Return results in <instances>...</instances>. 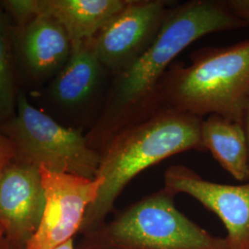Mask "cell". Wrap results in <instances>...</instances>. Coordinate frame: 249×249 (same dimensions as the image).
Here are the masks:
<instances>
[{
	"label": "cell",
	"instance_id": "cell-1",
	"mask_svg": "<svg viewBox=\"0 0 249 249\" xmlns=\"http://www.w3.org/2000/svg\"><path fill=\"white\" fill-rule=\"evenodd\" d=\"M244 27L225 2L193 0L172 7L152 44L112 76L103 108L85 135L89 146L101 152L118 131L157 111L160 82L188 45L203 36Z\"/></svg>",
	"mask_w": 249,
	"mask_h": 249
},
{
	"label": "cell",
	"instance_id": "cell-2",
	"mask_svg": "<svg viewBox=\"0 0 249 249\" xmlns=\"http://www.w3.org/2000/svg\"><path fill=\"white\" fill-rule=\"evenodd\" d=\"M202 120L159 109L118 131L101 151L96 178L102 179V186L84 216L80 234L107 221L124 187L144 170L181 152L206 151L200 134Z\"/></svg>",
	"mask_w": 249,
	"mask_h": 249
},
{
	"label": "cell",
	"instance_id": "cell-3",
	"mask_svg": "<svg viewBox=\"0 0 249 249\" xmlns=\"http://www.w3.org/2000/svg\"><path fill=\"white\" fill-rule=\"evenodd\" d=\"M249 102V40L206 47L188 66L172 64L160 82L156 109L244 122Z\"/></svg>",
	"mask_w": 249,
	"mask_h": 249
},
{
	"label": "cell",
	"instance_id": "cell-4",
	"mask_svg": "<svg viewBox=\"0 0 249 249\" xmlns=\"http://www.w3.org/2000/svg\"><path fill=\"white\" fill-rule=\"evenodd\" d=\"M175 194L161 188L82 234L76 249H228L182 213Z\"/></svg>",
	"mask_w": 249,
	"mask_h": 249
},
{
	"label": "cell",
	"instance_id": "cell-5",
	"mask_svg": "<svg viewBox=\"0 0 249 249\" xmlns=\"http://www.w3.org/2000/svg\"><path fill=\"white\" fill-rule=\"evenodd\" d=\"M0 132L13 146V161L28 163L55 173L95 179L101 152L91 148L81 130L60 124L33 106L19 90L16 113Z\"/></svg>",
	"mask_w": 249,
	"mask_h": 249
},
{
	"label": "cell",
	"instance_id": "cell-6",
	"mask_svg": "<svg viewBox=\"0 0 249 249\" xmlns=\"http://www.w3.org/2000/svg\"><path fill=\"white\" fill-rule=\"evenodd\" d=\"M111 80L112 74L100 62L90 41L74 43L62 71L40 91L41 109L60 124L81 130L82 121L96 107L102 110Z\"/></svg>",
	"mask_w": 249,
	"mask_h": 249
},
{
	"label": "cell",
	"instance_id": "cell-7",
	"mask_svg": "<svg viewBox=\"0 0 249 249\" xmlns=\"http://www.w3.org/2000/svg\"><path fill=\"white\" fill-rule=\"evenodd\" d=\"M170 1L129 0L127 5L90 39V45L113 75L127 68L152 44L169 14Z\"/></svg>",
	"mask_w": 249,
	"mask_h": 249
},
{
	"label": "cell",
	"instance_id": "cell-8",
	"mask_svg": "<svg viewBox=\"0 0 249 249\" xmlns=\"http://www.w3.org/2000/svg\"><path fill=\"white\" fill-rule=\"evenodd\" d=\"M45 188L43 219L25 249H54L80 233L84 216L98 196L102 179L40 168Z\"/></svg>",
	"mask_w": 249,
	"mask_h": 249
},
{
	"label": "cell",
	"instance_id": "cell-9",
	"mask_svg": "<svg viewBox=\"0 0 249 249\" xmlns=\"http://www.w3.org/2000/svg\"><path fill=\"white\" fill-rule=\"evenodd\" d=\"M163 181L173 194L192 196L219 217L227 230L228 249H249V180L237 186L219 184L178 164L166 169Z\"/></svg>",
	"mask_w": 249,
	"mask_h": 249
},
{
	"label": "cell",
	"instance_id": "cell-10",
	"mask_svg": "<svg viewBox=\"0 0 249 249\" xmlns=\"http://www.w3.org/2000/svg\"><path fill=\"white\" fill-rule=\"evenodd\" d=\"M14 45L18 83L22 80L38 89L62 71L72 50L65 29L54 18L41 14L14 25Z\"/></svg>",
	"mask_w": 249,
	"mask_h": 249
},
{
	"label": "cell",
	"instance_id": "cell-11",
	"mask_svg": "<svg viewBox=\"0 0 249 249\" xmlns=\"http://www.w3.org/2000/svg\"><path fill=\"white\" fill-rule=\"evenodd\" d=\"M45 207L40 167L11 161L0 175V225L4 236L26 247L39 229Z\"/></svg>",
	"mask_w": 249,
	"mask_h": 249
},
{
	"label": "cell",
	"instance_id": "cell-12",
	"mask_svg": "<svg viewBox=\"0 0 249 249\" xmlns=\"http://www.w3.org/2000/svg\"><path fill=\"white\" fill-rule=\"evenodd\" d=\"M129 0H4L1 6L18 23L34 15L54 18L72 44L88 41L127 5Z\"/></svg>",
	"mask_w": 249,
	"mask_h": 249
},
{
	"label": "cell",
	"instance_id": "cell-13",
	"mask_svg": "<svg viewBox=\"0 0 249 249\" xmlns=\"http://www.w3.org/2000/svg\"><path fill=\"white\" fill-rule=\"evenodd\" d=\"M201 141L206 151L238 181L249 180V143L244 124L211 115L202 120Z\"/></svg>",
	"mask_w": 249,
	"mask_h": 249
},
{
	"label": "cell",
	"instance_id": "cell-14",
	"mask_svg": "<svg viewBox=\"0 0 249 249\" xmlns=\"http://www.w3.org/2000/svg\"><path fill=\"white\" fill-rule=\"evenodd\" d=\"M18 92L14 25L0 5V124L15 115Z\"/></svg>",
	"mask_w": 249,
	"mask_h": 249
},
{
	"label": "cell",
	"instance_id": "cell-15",
	"mask_svg": "<svg viewBox=\"0 0 249 249\" xmlns=\"http://www.w3.org/2000/svg\"><path fill=\"white\" fill-rule=\"evenodd\" d=\"M231 13L249 28V0L224 1Z\"/></svg>",
	"mask_w": 249,
	"mask_h": 249
},
{
	"label": "cell",
	"instance_id": "cell-16",
	"mask_svg": "<svg viewBox=\"0 0 249 249\" xmlns=\"http://www.w3.org/2000/svg\"><path fill=\"white\" fill-rule=\"evenodd\" d=\"M15 152L12 144L0 132V175L4 169L14 160Z\"/></svg>",
	"mask_w": 249,
	"mask_h": 249
},
{
	"label": "cell",
	"instance_id": "cell-17",
	"mask_svg": "<svg viewBox=\"0 0 249 249\" xmlns=\"http://www.w3.org/2000/svg\"><path fill=\"white\" fill-rule=\"evenodd\" d=\"M25 248L26 247L14 243L5 236L0 240V249H25Z\"/></svg>",
	"mask_w": 249,
	"mask_h": 249
},
{
	"label": "cell",
	"instance_id": "cell-18",
	"mask_svg": "<svg viewBox=\"0 0 249 249\" xmlns=\"http://www.w3.org/2000/svg\"><path fill=\"white\" fill-rule=\"evenodd\" d=\"M244 127L246 130V134H247V138H248V143H249V102L247 109H246V113H245V116H244Z\"/></svg>",
	"mask_w": 249,
	"mask_h": 249
},
{
	"label": "cell",
	"instance_id": "cell-19",
	"mask_svg": "<svg viewBox=\"0 0 249 249\" xmlns=\"http://www.w3.org/2000/svg\"><path fill=\"white\" fill-rule=\"evenodd\" d=\"M54 249H76V247L74 245V239L68 241L67 243L63 244L61 246H59V247H57Z\"/></svg>",
	"mask_w": 249,
	"mask_h": 249
},
{
	"label": "cell",
	"instance_id": "cell-20",
	"mask_svg": "<svg viewBox=\"0 0 249 249\" xmlns=\"http://www.w3.org/2000/svg\"><path fill=\"white\" fill-rule=\"evenodd\" d=\"M4 233H5V231H4V229L2 228V226L0 225V240L4 237Z\"/></svg>",
	"mask_w": 249,
	"mask_h": 249
}]
</instances>
